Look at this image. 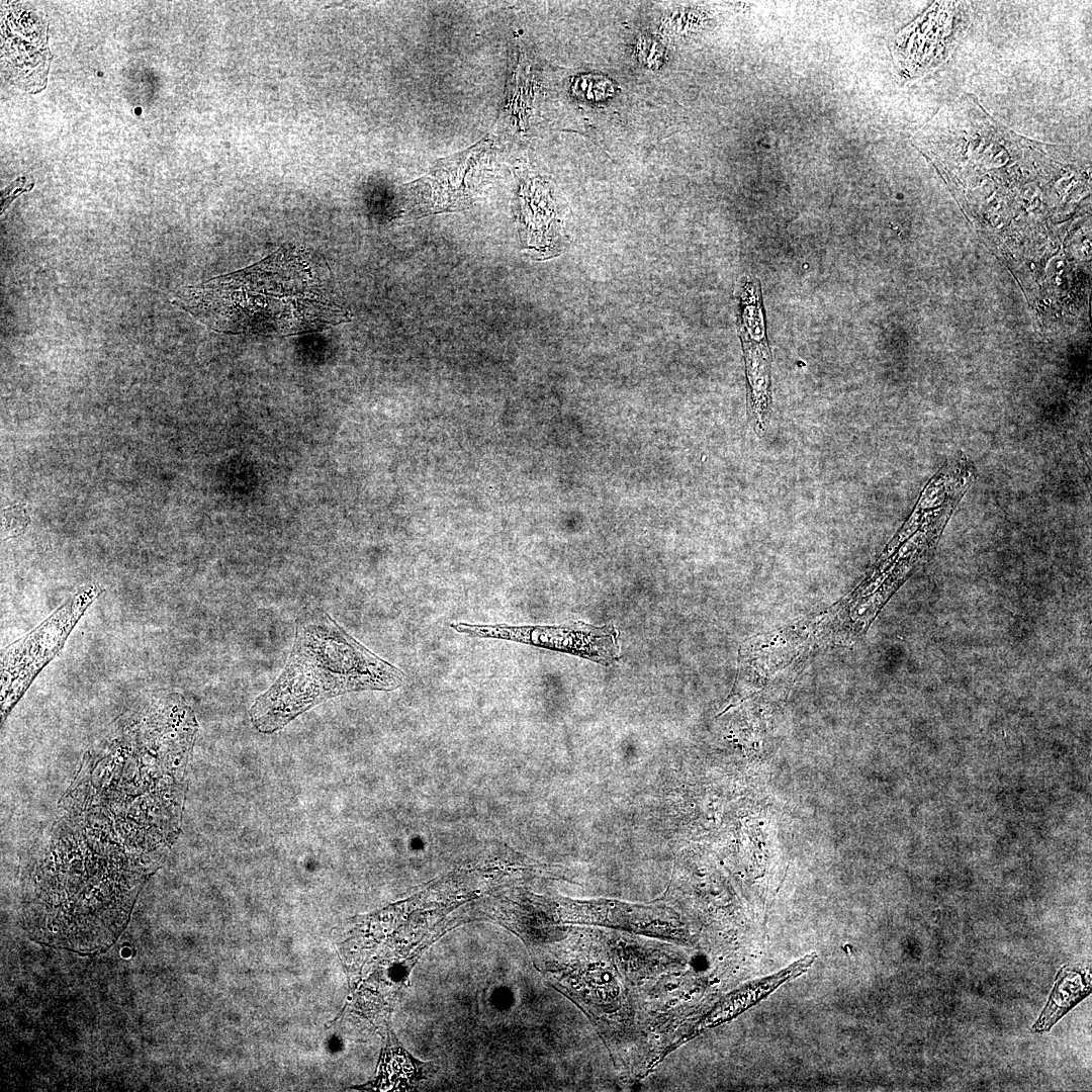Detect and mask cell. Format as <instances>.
<instances>
[{
  "label": "cell",
  "instance_id": "3",
  "mask_svg": "<svg viewBox=\"0 0 1092 1092\" xmlns=\"http://www.w3.org/2000/svg\"><path fill=\"white\" fill-rule=\"evenodd\" d=\"M404 672L351 636L321 608H303L292 647L274 682L248 714L260 733L272 734L316 705L353 692L394 691Z\"/></svg>",
  "mask_w": 1092,
  "mask_h": 1092
},
{
  "label": "cell",
  "instance_id": "5",
  "mask_svg": "<svg viewBox=\"0 0 1092 1092\" xmlns=\"http://www.w3.org/2000/svg\"><path fill=\"white\" fill-rule=\"evenodd\" d=\"M456 632L474 638H491L566 652L610 664L619 655L618 632L612 626L597 627L584 622L558 626H510L454 622Z\"/></svg>",
  "mask_w": 1092,
  "mask_h": 1092
},
{
  "label": "cell",
  "instance_id": "7",
  "mask_svg": "<svg viewBox=\"0 0 1092 1092\" xmlns=\"http://www.w3.org/2000/svg\"><path fill=\"white\" fill-rule=\"evenodd\" d=\"M740 296L741 338L748 382L749 405L758 434H764L771 403V355L767 343L761 289L754 278H745Z\"/></svg>",
  "mask_w": 1092,
  "mask_h": 1092
},
{
  "label": "cell",
  "instance_id": "6",
  "mask_svg": "<svg viewBox=\"0 0 1092 1092\" xmlns=\"http://www.w3.org/2000/svg\"><path fill=\"white\" fill-rule=\"evenodd\" d=\"M2 71L20 88L46 87L51 55L43 20L20 5H2Z\"/></svg>",
  "mask_w": 1092,
  "mask_h": 1092
},
{
  "label": "cell",
  "instance_id": "4",
  "mask_svg": "<svg viewBox=\"0 0 1092 1092\" xmlns=\"http://www.w3.org/2000/svg\"><path fill=\"white\" fill-rule=\"evenodd\" d=\"M102 593L103 588L96 582L84 584L39 625L2 651V720L41 669L59 654L78 621Z\"/></svg>",
  "mask_w": 1092,
  "mask_h": 1092
},
{
  "label": "cell",
  "instance_id": "11",
  "mask_svg": "<svg viewBox=\"0 0 1092 1092\" xmlns=\"http://www.w3.org/2000/svg\"><path fill=\"white\" fill-rule=\"evenodd\" d=\"M31 187H32V184L28 185V183L26 182V180L24 178H20L17 181H14L3 192L2 199H1L2 211H3V209H5L8 206V204L11 202V200H13V198L15 197L16 194L24 192L27 189H30Z\"/></svg>",
  "mask_w": 1092,
  "mask_h": 1092
},
{
  "label": "cell",
  "instance_id": "2",
  "mask_svg": "<svg viewBox=\"0 0 1092 1092\" xmlns=\"http://www.w3.org/2000/svg\"><path fill=\"white\" fill-rule=\"evenodd\" d=\"M173 303L210 330L295 335L346 322L303 250L283 247L243 270L183 287Z\"/></svg>",
  "mask_w": 1092,
  "mask_h": 1092
},
{
  "label": "cell",
  "instance_id": "10",
  "mask_svg": "<svg viewBox=\"0 0 1092 1092\" xmlns=\"http://www.w3.org/2000/svg\"><path fill=\"white\" fill-rule=\"evenodd\" d=\"M29 522V516L22 504L4 508L2 510V540L19 536Z\"/></svg>",
  "mask_w": 1092,
  "mask_h": 1092
},
{
  "label": "cell",
  "instance_id": "1",
  "mask_svg": "<svg viewBox=\"0 0 1092 1092\" xmlns=\"http://www.w3.org/2000/svg\"><path fill=\"white\" fill-rule=\"evenodd\" d=\"M453 932L418 964V1053L433 1055L477 1030L438 1061L458 1089H540L536 1060L568 1005L537 978L510 932ZM555 1041V1040H554ZM544 1082V1081H543Z\"/></svg>",
  "mask_w": 1092,
  "mask_h": 1092
},
{
  "label": "cell",
  "instance_id": "8",
  "mask_svg": "<svg viewBox=\"0 0 1092 1092\" xmlns=\"http://www.w3.org/2000/svg\"><path fill=\"white\" fill-rule=\"evenodd\" d=\"M492 150V142L483 139L471 148L439 161L429 175L414 184L422 189L429 188V193L437 196L435 209L441 196L445 197L443 209L449 205V196L452 197L453 206H457L467 199L482 179Z\"/></svg>",
  "mask_w": 1092,
  "mask_h": 1092
},
{
  "label": "cell",
  "instance_id": "9",
  "mask_svg": "<svg viewBox=\"0 0 1092 1092\" xmlns=\"http://www.w3.org/2000/svg\"><path fill=\"white\" fill-rule=\"evenodd\" d=\"M1061 976V974H1059ZM1057 980L1050 1000L1032 1029L1049 1030L1065 1013L1090 993V984L1083 986L1080 974H1065Z\"/></svg>",
  "mask_w": 1092,
  "mask_h": 1092
}]
</instances>
